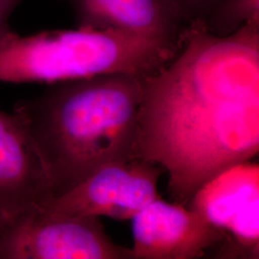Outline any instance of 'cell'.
Listing matches in <instances>:
<instances>
[{
	"label": "cell",
	"mask_w": 259,
	"mask_h": 259,
	"mask_svg": "<svg viewBox=\"0 0 259 259\" xmlns=\"http://www.w3.org/2000/svg\"><path fill=\"white\" fill-rule=\"evenodd\" d=\"M78 27L123 29L185 46L191 26L168 0H65Z\"/></svg>",
	"instance_id": "9c48e42d"
},
{
	"label": "cell",
	"mask_w": 259,
	"mask_h": 259,
	"mask_svg": "<svg viewBox=\"0 0 259 259\" xmlns=\"http://www.w3.org/2000/svg\"><path fill=\"white\" fill-rule=\"evenodd\" d=\"M184 46L123 29L78 27L0 37V82L58 83L96 75L141 77L164 68Z\"/></svg>",
	"instance_id": "3957f363"
},
{
	"label": "cell",
	"mask_w": 259,
	"mask_h": 259,
	"mask_svg": "<svg viewBox=\"0 0 259 259\" xmlns=\"http://www.w3.org/2000/svg\"><path fill=\"white\" fill-rule=\"evenodd\" d=\"M134 259H195L230 238L222 229L182 204L160 198L133 218Z\"/></svg>",
	"instance_id": "8992f818"
},
{
	"label": "cell",
	"mask_w": 259,
	"mask_h": 259,
	"mask_svg": "<svg viewBox=\"0 0 259 259\" xmlns=\"http://www.w3.org/2000/svg\"><path fill=\"white\" fill-rule=\"evenodd\" d=\"M53 197L47 170L23 121L0 111V230Z\"/></svg>",
	"instance_id": "52a82bcc"
},
{
	"label": "cell",
	"mask_w": 259,
	"mask_h": 259,
	"mask_svg": "<svg viewBox=\"0 0 259 259\" xmlns=\"http://www.w3.org/2000/svg\"><path fill=\"white\" fill-rule=\"evenodd\" d=\"M190 26L202 23L207 14L221 0H168Z\"/></svg>",
	"instance_id": "8fae6325"
},
{
	"label": "cell",
	"mask_w": 259,
	"mask_h": 259,
	"mask_svg": "<svg viewBox=\"0 0 259 259\" xmlns=\"http://www.w3.org/2000/svg\"><path fill=\"white\" fill-rule=\"evenodd\" d=\"M258 164L243 162L202 186L187 207L222 229L230 239L258 258Z\"/></svg>",
	"instance_id": "ba28073f"
},
{
	"label": "cell",
	"mask_w": 259,
	"mask_h": 259,
	"mask_svg": "<svg viewBox=\"0 0 259 259\" xmlns=\"http://www.w3.org/2000/svg\"><path fill=\"white\" fill-rule=\"evenodd\" d=\"M258 30L215 37L192 25L173 61L143 77L137 157L166 171L176 204L258 154Z\"/></svg>",
	"instance_id": "6da1fadb"
},
{
	"label": "cell",
	"mask_w": 259,
	"mask_h": 259,
	"mask_svg": "<svg viewBox=\"0 0 259 259\" xmlns=\"http://www.w3.org/2000/svg\"><path fill=\"white\" fill-rule=\"evenodd\" d=\"M163 169L143 159L102 167L65 194L52 197L38 209L52 216H107L133 219L160 198L157 182Z\"/></svg>",
	"instance_id": "5b68a950"
},
{
	"label": "cell",
	"mask_w": 259,
	"mask_h": 259,
	"mask_svg": "<svg viewBox=\"0 0 259 259\" xmlns=\"http://www.w3.org/2000/svg\"><path fill=\"white\" fill-rule=\"evenodd\" d=\"M143 77L96 75L49 83L14 112L25 124L47 170L53 197L102 167L137 159Z\"/></svg>",
	"instance_id": "7a4b0ae2"
},
{
	"label": "cell",
	"mask_w": 259,
	"mask_h": 259,
	"mask_svg": "<svg viewBox=\"0 0 259 259\" xmlns=\"http://www.w3.org/2000/svg\"><path fill=\"white\" fill-rule=\"evenodd\" d=\"M23 0H0V37L11 30L8 20L13 11Z\"/></svg>",
	"instance_id": "7c38bea8"
},
{
	"label": "cell",
	"mask_w": 259,
	"mask_h": 259,
	"mask_svg": "<svg viewBox=\"0 0 259 259\" xmlns=\"http://www.w3.org/2000/svg\"><path fill=\"white\" fill-rule=\"evenodd\" d=\"M0 259H134L97 216H52L38 208L0 230Z\"/></svg>",
	"instance_id": "277c9868"
},
{
	"label": "cell",
	"mask_w": 259,
	"mask_h": 259,
	"mask_svg": "<svg viewBox=\"0 0 259 259\" xmlns=\"http://www.w3.org/2000/svg\"><path fill=\"white\" fill-rule=\"evenodd\" d=\"M248 23L259 24V0H221L198 24L212 36L228 37Z\"/></svg>",
	"instance_id": "30bf717a"
}]
</instances>
